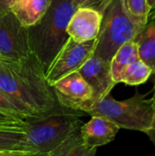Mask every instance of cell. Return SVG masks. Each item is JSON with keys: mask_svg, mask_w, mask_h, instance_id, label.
<instances>
[{"mask_svg": "<svg viewBox=\"0 0 155 156\" xmlns=\"http://www.w3.org/2000/svg\"><path fill=\"white\" fill-rule=\"evenodd\" d=\"M52 87L58 104L65 109L85 113L91 104L92 90L79 71L65 76Z\"/></svg>", "mask_w": 155, "mask_h": 156, "instance_id": "8", "label": "cell"}, {"mask_svg": "<svg viewBox=\"0 0 155 156\" xmlns=\"http://www.w3.org/2000/svg\"><path fill=\"white\" fill-rule=\"evenodd\" d=\"M124 9L132 21L143 27L150 19L151 8L147 0H122Z\"/></svg>", "mask_w": 155, "mask_h": 156, "instance_id": "18", "label": "cell"}, {"mask_svg": "<svg viewBox=\"0 0 155 156\" xmlns=\"http://www.w3.org/2000/svg\"><path fill=\"white\" fill-rule=\"evenodd\" d=\"M77 112L58 108L48 115L26 122L25 128L27 152L32 155L48 154L83 124Z\"/></svg>", "mask_w": 155, "mask_h": 156, "instance_id": "3", "label": "cell"}, {"mask_svg": "<svg viewBox=\"0 0 155 156\" xmlns=\"http://www.w3.org/2000/svg\"><path fill=\"white\" fill-rule=\"evenodd\" d=\"M76 9L73 0H52L42 18L28 27L31 51L45 69L69 38L67 27Z\"/></svg>", "mask_w": 155, "mask_h": 156, "instance_id": "2", "label": "cell"}, {"mask_svg": "<svg viewBox=\"0 0 155 156\" xmlns=\"http://www.w3.org/2000/svg\"><path fill=\"white\" fill-rule=\"evenodd\" d=\"M147 94H135L124 101H116L111 94L93 104L85 113L90 116H101L116 124L120 129L139 131L148 133L154 122L155 107L153 99Z\"/></svg>", "mask_w": 155, "mask_h": 156, "instance_id": "4", "label": "cell"}, {"mask_svg": "<svg viewBox=\"0 0 155 156\" xmlns=\"http://www.w3.org/2000/svg\"><path fill=\"white\" fill-rule=\"evenodd\" d=\"M0 112L25 122L34 119L26 109L15 102L2 90H0Z\"/></svg>", "mask_w": 155, "mask_h": 156, "instance_id": "19", "label": "cell"}, {"mask_svg": "<svg viewBox=\"0 0 155 156\" xmlns=\"http://www.w3.org/2000/svg\"><path fill=\"white\" fill-rule=\"evenodd\" d=\"M111 0H87V2L82 6H88L96 9L100 13H102L106 5L111 2Z\"/></svg>", "mask_w": 155, "mask_h": 156, "instance_id": "21", "label": "cell"}, {"mask_svg": "<svg viewBox=\"0 0 155 156\" xmlns=\"http://www.w3.org/2000/svg\"><path fill=\"white\" fill-rule=\"evenodd\" d=\"M78 71L90 86L93 92L91 104L89 108L111 94V90L116 85L111 76V63L96 56L92 55Z\"/></svg>", "mask_w": 155, "mask_h": 156, "instance_id": "9", "label": "cell"}, {"mask_svg": "<svg viewBox=\"0 0 155 156\" xmlns=\"http://www.w3.org/2000/svg\"><path fill=\"white\" fill-rule=\"evenodd\" d=\"M149 20H155V10L154 11H152V12H151L150 19H149Z\"/></svg>", "mask_w": 155, "mask_h": 156, "instance_id": "28", "label": "cell"}, {"mask_svg": "<svg viewBox=\"0 0 155 156\" xmlns=\"http://www.w3.org/2000/svg\"><path fill=\"white\" fill-rule=\"evenodd\" d=\"M26 125V122H24V121H13V122L0 121V129L25 131Z\"/></svg>", "mask_w": 155, "mask_h": 156, "instance_id": "20", "label": "cell"}, {"mask_svg": "<svg viewBox=\"0 0 155 156\" xmlns=\"http://www.w3.org/2000/svg\"><path fill=\"white\" fill-rule=\"evenodd\" d=\"M152 74V69L139 58L131 63L123 70L121 77V82L130 86H138L145 83Z\"/></svg>", "mask_w": 155, "mask_h": 156, "instance_id": "16", "label": "cell"}, {"mask_svg": "<svg viewBox=\"0 0 155 156\" xmlns=\"http://www.w3.org/2000/svg\"><path fill=\"white\" fill-rule=\"evenodd\" d=\"M45 72L34 53L21 61L0 60V90L26 109L34 119L48 115L61 106Z\"/></svg>", "mask_w": 155, "mask_h": 156, "instance_id": "1", "label": "cell"}, {"mask_svg": "<svg viewBox=\"0 0 155 156\" xmlns=\"http://www.w3.org/2000/svg\"><path fill=\"white\" fill-rule=\"evenodd\" d=\"M152 80H153V102H154V107H155V73L152 74ZM149 139L151 140V142L153 144V145L155 146V115H154V122H153V127L152 129L149 131V133H147Z\"/></svg>", "mask_w": 155, "mask_h": 156, "instance_id": "22", "label": "cell"}, {"mask_svg": "<svg viewBox=\"0 0 155 156\" xmlns=\"http://www.w3.org/2000/svg\"><path fill=\"white\" fill-rule=\"evenodd\" d=\"M32 156H48L47 154H37V155H32Z\"/></svg>", "mask_w": 155, "mask_h": 156, "instance_id": "29", "label": "cell"}, {"mask_svg": "<svg viewBox=\"0 0 155 156\" xmlns=\"http://www.w3.org/2000/svg\"><path fill=\"white\" fill-rule=\"evenodd\" d=\"M0 60H4V59H3V58H2L0 57Z\"/></svg>", "mask_w": 155, "mask_h": 156, "instance_id": "30", "label": "cell"}, {"mask_svg": "<svg viewBox=\"0 0 155 156\" xmlns=\"http://www.w3.org/2000/svg\"><path fill=\"white\" fill-rule=\"evenodd\" d=\"M101 14L93 56L111 63L117 50L125 43L132 41L143 27L128 16L122 0H111Z\"/></svg>", "mask_w": 155, "mask_h": 156, "instance_id": "5", "label": "cell"}, {"mask_svg": "<svg viewBox=\"0 0 155 156\" xmlns=\"http://www.w3.org/2000/svg\"><path fill=\"white\" fill-rule=\"evenodd\" d=\"M119 130L120 128L108 119L101 116H91V119L79 128V136L86 147L98 149L111 143Z\"/></svg>", "mask_w": 155, "mask_h": 156, "instance_id": "11", "label": "cell"}, {"mask_svg": "<svg viewBox=\"0 0 155 156\" xmlns=\"http://www.w3.org/2000/svg\"><path fill=\"white\" fill-rule=\"evenodd\" d=\"M73 2L75 3L77 7H79V6H82L87 2V0H73Z\"/></svg>", "mask_w": 155, "mask_h": 156, "instance_id": "26", "label": "cell"}, {"mask_svg": "<svg viewBox=\"0 0 155 156\" xmlns=\"http://www.w3.org/2000/svg\"><path fill=\"white\" fill-rule=\"evenodd\" d=\"M0 151L27 152L26 132L0 129Z\"/></svg>", "mask_w": 155, "mask_h": 156, "instance_id": "17", "label": "cell"}, {"mask_svg": "<svg viewBox=\"0 0 155 156\" xmlns=\"http://www.w3.org/2000/svg\"><path fill=\"white\" fill-rule=\"evenodd\" d=\"M137 59H139L138 48L133 40L125 43L117 50L111 60V76L116 84L121 82L123 70Z\"/></svg>", "mask_w": 155, "mask_h": 156, "instance_id": "14", "label": "cell"}, {"mask_svg": "<svg viewBox=\"0 0 155 156\" xmlns=\"http://www.w3.org/2000/svg\"><path fill=\"white\" fill-rule=\"evenodd\" d=\"M0 156H32V154L22 151H0Z\"/></svg>", "mask_w": 155, "mask_h": 156, "instance_id": "24", "label": "cell"}, {"mask_svg": "<svg viewBox=\"0 0 155 156\" xmlns=\"http://www.w3.org/2000/svg\"><path fill=\"white\" fill-rule=\"evenodd\" d=\"M97 149L86 147L79 136V131L72 134L58 147L50 151L48 156H95Z\"/></svg>", "mask_w": 155, "mask_h": 156, "instance_id": "15", "label": "cell"}, {"mask_svg": "<svg viewBox=\"0 0 155 156\" xmlns=\"http://www.w3.org/2000/svg\"><path fill=\"white\" fill-rule=\"evenodd\" d=\"M148 2V5L151 8L152 11H154L155 10V0H147Z\"/></svg>", "mask_w": 155, "mask_h": 156, "instance_id": "27", "label": "cell"}, {"mask_svg": "<svg viewBox=\"0 0 155 156\" xmlns=\"http://www.w3.org/2000/svg\"><path fill=\"white\" fill-rule=\"evenodd\" d=\"M133 41L137 45L139 58L155 73V20H149Z\"/></svg>", "mask_w": 155, "mask_h": 156, "instance_id": "13", "label": "cell"}, {"mask_svg": "<svg viewBox=\"0 0 155 156\" xmlns=\"http://www.w3.org/2000/svg\"><path fill=\"white\" fill-rule=\"evenodd\" d=\"M31 53L28 28L12 12L0 16V57L4 60L21 61Z\"/></svg>", "mask_w": 155, "mask_h": 156, "instance_id": "7", "label": "cell"}, {"mask_svg": "<svg viewBox=\"0 0 155 156\" xmlns=\"http://www.w3.org/2000/svg\"><path fill=\"white\" fill-rule=\"evenodd\" d=\"M0 121H2V122H13V121H22V120L16 119V118L10 117V116H8V115H5V114L0 112ZM24 122H25V121H24Z\"/></svg>", "mask_w": 155, "mask_h": 156, "instance_id": "25", "label": "cell"}, {"mask_svg": "<svg viewBox=\"0 0 155 156\" xmlns=\"http://www.w3.org/2000/svg\"><path fill=\"white\" fill-rule=\"evenodd\" d=\"M52 0H15L11 12L25 27L37 24L47 13Z\"/></svg>", "mask_w": 155, "mask_h": 156, "instance_id": "12", "label": "cell"}, {"mask_svg": "<svg viewBox=\"0 0 155 156\" xmlns=\"http://www.w3.org/2000/svg\"><path fill=\"white\" fill-rule=\"evenodd\" d=\"M102 14L88 6L77 7L67 27V34L75 42L95 39L100 32Z\"/></svg>", "mask_w": 155, "mask_h": 156, "instance_id": "10", "label": "cell"}, {"mask_svg": "<svg viewBox=\"0 0 155 156\" xmlns=\"http://www.w3.org/2000/svg\"><path fill=\"white\" fill-rule=\"evenodd\" d=\"M15 0H0V16L11 12V7Z\"/></svg>", "mask_w": 155, "mask_h": 156, "instance_id": "23", "label": "cell"}, {"mask_svg": "<svg viewBox=\"0 0 155 156\" xmlns=\"http://www.w3.org/2000/svg\"><path fill=\"white\" fill-rule=\"evenodd\" d=\"M96 38L83 43L75 42L69 37L45 72L48 83L53 86L65 76L78 71L93 55Z\"/></svg>", "mask_w": 155, "mask_h": 156, "instance_id": "6", "label": "cell"}]
</instances>
